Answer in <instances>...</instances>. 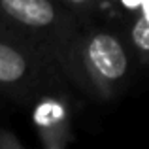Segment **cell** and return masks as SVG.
<instances>
[{"label":"cell","instance_id":"6da1fadb","mask_svg":"<svg viewBox=\"0 0 149 149\" xmlns=\"http://www.w3.org/2000/svg\"><path fill=\"white\" fill-rule=\"evenodd\" d=\"M136 68L138 62L119 30L91 25L79 32L68 85L96 102H113L130 87Z\"/></svg>","mask_w":149,"mask_h":149},{"label":"cell","instance_id":"7a4b0ae2","mask_svg":"<svg viewBox=\"0 0 149 149\" xmlns=\"http://www.w3.org/2000/svg\"><path fill=\"white\" fill-rule=\"evenodd\" d=\"M0 23L42 51L68 83L81 29L61 0H0Z\"/></svg>","mask_w":149,"mask_h":149},{"label":"cell","instance_id":"3957f363","mask_svg":"<svg viewBox=\"0 0 149 149\" xmlns=\"http://www.w3.org/2000/svg\"><path fill=\"white\" fill-rule=\"evenodd\" d=\"M58 68L19 32L0 23V95L32 106L40 96L66 89Z\"/></svg>","mask_w":149,"mask_h":149},{"label":"cell","instance_id":"277c9868","mask_svg":"<svg viewBox=\"0 0 149 149\" xmlns=\"http://www.w3.org/2000/svg\"><path fill=\"white\" fill-rule=\"evenodd\" d=\"M32 125L42 149H68L74 140V111L66 91L49 93L34 102Z\"/></svg>","mask_w":149,"mask_h":149},{"label":"cell","instance_id":"5b68a950","mask_svg":"<svg viewBox=\"0 0 149 149\" xmlns=\"http://www.w3.org/2000/svg\"><path fill=\"white\" fill-rule=\"evenodd\" d=\"M115 29L130 47L138 66L149 68V0L121 2V21Z\"/></svg>","mask_w":149,"mask_h":149},{"label":"cell","instance_id":"8992f818","mask_svg":"<svg viewBox=\"0 0 149 149\" xmlns=\"http://www.w3.org/2000/svg\"><path fill=\"white\" fill-rule=\"evenodd\" d=\"M0 149H26L10 128L0 127Z\"/></svg>","mask_w":149,"mask_h":149}]
</instances>
